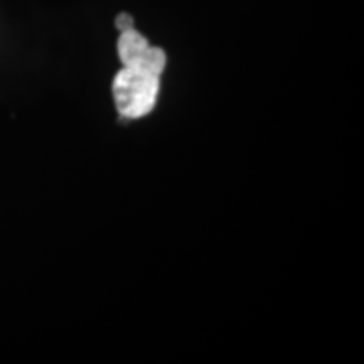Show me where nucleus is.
Returning a JSON list of instances; mask_svg holds the SVG:
<instances>
[{
	"mask_svg": "<svg viewBox=\"0 0 364 364\" xmlns=\"http://www.w3.org/2000/svg\"><path fill=\"white\" fill-rule=\"evenodd\" d=\"M159 76L136 68L123 66L112 82V93L119 114L126 119H139L156 107Z\"/></svg>",
	"mask_w": 364,
	"mask_h": 364,
	"instance_id": "f257e3e1",
	"label": "nucleus"
},
{
	"mask_svg": "<svg viewBox=\"0 0 364 364\" xmlns=\"http://www.w3.org/2000/svg\"><path fill=\"white\" fill-rule=\"evenodd\" d=\"M117 53L123 66L136 68L159 77L166 66L165 52L151 46L149 41L134 28L120 33Z\"/></svg>",
	"mask_w": 364,
	"mask_h": 364,
	"instance_id": "f03ea898",
	"label": "nucleus"
},
{
	"mask_svg": "<svg viewBox=\"0 0 364 364\" xmlns=\"http://www.w3.org/2000/svg\"><path fill=\"white\" fill-rule=\"evenodd\" d=\"M115 25H117V28L120 33L127 31V30L134 28V18L131 16L130 14H119L117 16V21H115Z\"/></svg>",
	"mask_w": 364,
	"mask_h": 364,
	"instance_id": "7ed1b4c3",
	"label": "nucleus"
}]
</instances>
